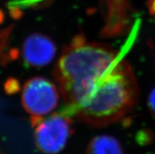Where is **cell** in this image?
I'll return each mask as SVG.
<instances>
[{"mask_svg":"<svg viewBox=\"0 0 155 154\" xmlns=\"http://www.w3.org/2000/svg\"><path fill=\"white\" fill-rule=\"evenodd\" d=\"M140 89L132 67L120 57L91 85L76 106L63 111L91 127L117 123L136 108Z\"/></svg>","mask_w":155,"mask_h":154,"instance_id":"6da1fadb","label":"cell"},{"mask_svg":"<svg viewBox=\"0 0 155 154\" xmlns=\"http://www.w3.org/2000/svg\"><path fill=\"white\" fill-rule=\"evenodd\" d=\"M110 46L77 35L64 48L54 68V77L65 103L64 111L77 105L93 84L118 59Z\"/></svg>","mask_w":155,"mask_h":154,"instance_id":"7a4b0ae2","label":"cell"},{"mask_svg":"<svg viewBox=\"0 0 155 154\" xmlns=\"http://www.w3.org/2000/svg\"><path fill=\"white\" fill-rule=\"evenodd\" d=\"M60 94L57 85L45 77L35 76L26 81L22 88L21 104L29 115L31 126L54 111Z\"/></svg>","mask_w":155,"mask_h":154,"instance_id":"3957f363","label":"cell"},{"mask_svg":"<svg viewBox=\"0 0 155 154\" xmlns=\"http://www.w3.org/2000/svg\"><path fill=\"white\" fill-rule=\"evenodd\" d=\"M31 127L36 148L43 153L57 154L73 133V117L62 110L39 120Z\"/></svg>","mask_w":155,"mask_h":154,"instance_id":"277c9868","label":"cell"},{"mask_svg":"<svg viewBox=\"0 0 155 154\" xmlns=\"http://www.w3.org/2000/svg\"><path fill=\"white\" fill-rule=\"evenodd\" d=\"M21 52L22 58L26 65L40 68L49 64L54 59L57 48L49 36L35 32L25 39Z\"/></svg>","mask_w":155,"mask_h":154,"instance_id":"5b68a950","label":"cell"},{"mask_svg":"<svg viewBox=\"0 0 155 154\" xmlns=\"http://www.w3.org/2000/svg\"><path fill=\"white\" fill-rule=\"evenodd\" d=\"M85 154H124L120 141L109 135L95 136L89 142Z\"/></svg>","mask_w":155,"mask_h":154,"instance_id":"8992f818","label":"cell"},{"mask_svg":"<svg viewBox=\"0 0 155 154\" xmlns=\"http://www.w3.org/2000/svg\"><path fill=\"white\" fill-rule=\"evenodd\" d=\"M147 103L150 113L155 117V87L150 91L148 96Z\"/></svg>","mask_w":155,"mask_h":154,"instance_id":"52a82bcc","label":"cell"},{"mask_svg":"<svg viewBox=\"0 0 155 154\" xmlns=\"http://www.w3.org/2000/svg\"><path fill=\"white\" fill-rule=\"evenodd\" d=\"M147 8L150 14L155 18V0H147Z\"/></svg>","mask_w":155,"mask_h":154,"instance_id":"ba28073f","label":"cell"},{"mask_svg":"<svg viewBox=\"0 0 155 154\" xmlns=\"http://www.w3.org/2000/svg\"><path fill=\"white\" fill-rule=\"evenodd\" d=\"M0 154H3V153H2V151H1V150H0Z\"/></svg>","mask_w":155,"mask_h":154,"instance_id":"9c48e42d","label":"cell"}]
</instances>
